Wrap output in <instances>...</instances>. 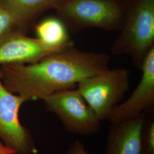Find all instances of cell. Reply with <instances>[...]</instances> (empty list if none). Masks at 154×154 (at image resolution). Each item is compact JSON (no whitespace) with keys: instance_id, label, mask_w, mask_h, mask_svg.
<instances>
[{"instance_id":"cell-1","label":"cell","mask_w":154,"mask_h":154,"mask_svg":"<svg viewBox=\"0 0 154 154\" xmlns=\"http://www.w3.org/2000/svg\"><path fill=\"white\" fill-rule=\"evenodd\" d=\"M110 55L83 51L74 46L31 64L0 66L4 86L28 100L42 99L56 91L75 88L82 79L109 69Z\"/></svg>"},{"instance_id":"cell-2","label":"cell","mask_w":154,"mask_h":154,"mask_svg":"<svg viewBox=\"0 0 154 154\" xmlns=\"http://www.w3.org/2000/svg\"><path fill=\"white\" fill-rule=\"evenodd\" d=\"M125 14L111 47L113 55L126 54L141 68L154 48V0H125Z\"/></svg>"},{"instance_id":"cell-3","label":"cell","mask_w":154,"mask_h":154,"mask_svg":"<svg viewBox=\"0 0 154 154\" xmlns=\"http://www.w3.org/2000/svg\"><path fill=\"white\" fill-rule=\"evenodd\" d=\"M56 14L72 33L97 28L118 32L125 14L123 0H65Z\"/></svg>"},{"instance_id":"cell-4","label":"cell","mask_w":154,"mask_h":154,"mask_svg":"<svg viewBox=\"0 0 154 154\" xmlns=\"http://www.w3.org/2000/svg\"><path fill=\"white\" fill-rule=\"evenodd\" d=\"M131 72L125 68H109L78 83L77 87L100 121L109 120L111 113L128 91Z\"/></svg>"},{"instance_id":"cell-5","label":"cell","mask_w":154,"mask_h":154,"mask_svg":"<svg viewBox=\"0 0 154 154\" xmlns=\"http://www.w3.org/2000/svg\"><path fill=\"white\" fill-rule=\"evenodd\" d=\"M43 100L46 109L58 117L68 132L81 136L99 132L101 121L78 88L56 91Z\"/></svg>"},{"instance_id":"cell-6","label":"cell","mask_w":154,"mask_h":154,"mask_svg":"<svg viewBox=\"0 0 154 154\" xmlns=\"http://www.w3.org/2000/svg\"><path fill=\"white\" fill-rule=\"evenodd\" d=\"M26 101V97L14 95L5 88L0 68V138L17 154L37 152L30 132L19 121V110Z\"/></svg>"},{"instance_id":"cell-7","label":"cell","mask_w":154,"mask_h":154,"mask_svg":"<svg viewBox=\"0 0 154 154\" xmlns=\"http://www.w3.org/2000/svg\"><path fill=\"white\" fill-rule=\"evenodd\" d=\"M140 81L130 97L114 107L109 121L136 116L154 110V48L143 61Z\"/></svg>"},{"instance_id":"cell-8","label":"cell","mask_w":154,"mask_h":154,"mask_svg":"<svg viewBox=\"0 0 154 154\" xmlns=\"http://www.w3.org/2000/svg\"><path fill=\"white\" fill-rule=\"evenodd\" d=\"M66 48L51 46L25 33H14L0 43V65L34 63Z\"/></svg>"},{"instance_id":"cell-9","label":"cell","mask_w":154,"mask_h":154,"mask_svg":"<svg viewBox=\"0 0 154 154\" xmlns=\"http://www.w3.org/2000/svg\"><path fill=\"white\" fill-rule=\"evenodd\" d=\"M145 115L110 121L105 154H140V134Z\"/></svg>"},{"instance_id":"cell-10","label":"cell","mask_w":154,"mask_h":154,"mask_svg":"<svg viewBox=\"0 0 154 154\" xmlns=\"http://www.w3.org/2000/svg\"><path fill=\"white\" fill-rule=\"evenodd\" d=\"M65 0H0V4L11 11L27 29L39 16L49 9L56 10Z\"/></svg>"},{"instance_id":"cell-11","label":"cell","mask_w":154,"mask_h":154,"mask_svg":"<svg viewBox=\"0 0 154 154\" xmlns=\"http://www.w3.org/2000/svg\"><path fill=\"white\" fill-rule=\"evenodd\" d=\"M35 30L37 38L51 46L66 48L74 45L68 29L57 16L42 20L35 25Z\"/></svg>"},{"instance_id":"cell-12","label":"cell","mask_w":154,"mask_h":154,"mask_svg":"<svg viewBox=\"0 0 154 154\" xmlns=\"http://www.w3.org/2000/svg\"><path fill=\"white\" fill-rule=\"evenodd\" d=\"M27 30L16 17L0 4V43L14 33H25Z\"/></svg>"},{"instance_id":"cell-13","label":"cell","mask_w":154,"mask_h":154,"mask_svg":"<svg viewBox=\"0 0 154 154\" xmlns=\"http://www.w3.org/2000/svg\"><path fill=\"white\" fill-rule=\"evenodd\" d=\"M140 154H154V110L145 115L140 134Z\"/></svg>"},{"instance_id":"cell-14","label":"cell","mask_w":154,"mask_h":154,"mask_svg":"<svg viewBox=\"0 0 154 154\" xmlns=\"http://www.w3.org/2000/svg\"><path fill=\"white\" fill-rule=\"evenodd\" d=\"M64 154H89L88 150L82 142L79 140L76 139L69 148L67 149Z\"/></svg>"},{"instance_id":"cell-15","label":"cell","mask_w":154,"mask_h":154,"mask_svg":"<svg viewBox=\"0 0 154 154\" xmlns=\"http://www.w3.org/2000/svg\"><path fill=\"white\" fill-rule=\"evenodd\" d=\"M0 154H17V152L13 149L0 142Z\"/></svg>"},{"instance_id":"cell-16","label":"cell","mask_w":154,"mask_h":154,"mask_svg":"<svg viewBox=\"0 0 154 154\" xmlns=\"http://www.w3.org/2000/svg\"><path fill=\"white\" fill-rule=\"evenodd\" d=\"M123 1H125V0H123Z\"/></svg>"}]
</instances>
